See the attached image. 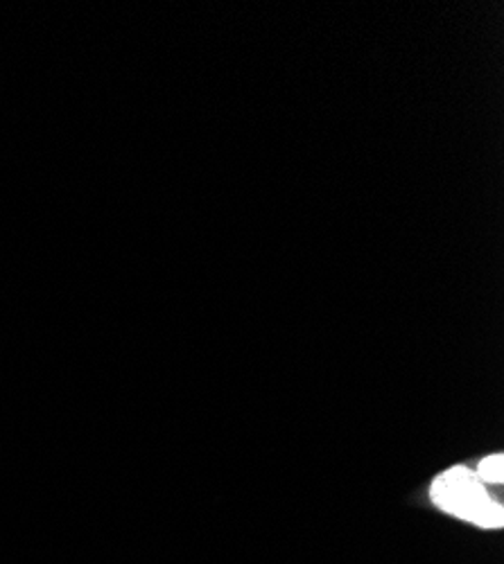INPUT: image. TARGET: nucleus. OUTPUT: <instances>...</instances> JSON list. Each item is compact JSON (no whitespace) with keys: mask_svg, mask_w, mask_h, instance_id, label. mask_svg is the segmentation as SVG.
Segmentation results:
<instances>
[{"mask_svg":"<svg viewBox=\"0 0 504 564\" xmlns=\"http://www.w3.org/2000/svg\"><path fill=\"white\" fill-rule=\"evenodd\" d=\"M475 477L482 481V484H502V477H504V460L500 454L495 456H489L480 463Z\"/></svg>","mask_w":504,"mask_h":564,"instance_id":"f03ea898","label":"nucleus"},{"mask_svg":"<svg viewBox=\"0 0 504 564\" xmlns=\"http://www.w3.org/2000/svg\"><path fill=\"white\" fill-rule=\"evenodd\" d=\"M430 495L443 512L460 517L464 522L482 529H500L504 524L502 506L486 495L484 484L467 467H452L439 475L432 481Z\"/></svg>","mask_w":504,"mask_h":564,"instance_id":"f257e3e1","label":"nucleus"}]
</instances>
